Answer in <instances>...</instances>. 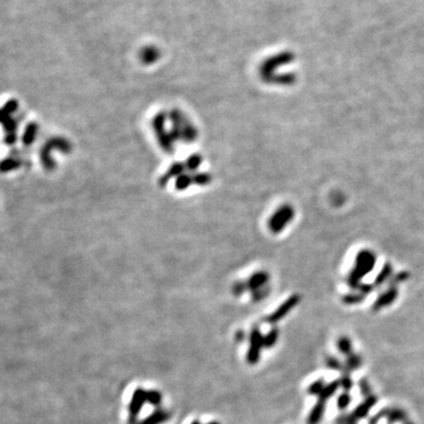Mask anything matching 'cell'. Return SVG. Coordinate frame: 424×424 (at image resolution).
<instances>
[{
  "mask_svg": "<svg viewBox=\"0 0 424 424\" xmlns=\"http://www.w3.org/2000/svg\"><path fill=\"white\" fill-rule=\"evenodd\" d=\"M18 103L15 101H8L2 108H0V124L4 126L6 132L5 141L7 145H13L17 139L18 120L12 117L13 112L17 111Z\"/></svg>",
  "mask_w": 424,
  "mask_h": 424,
  "instance_id": "cell-1",
  "label": "cell"
},
{
  "mask_svg": "<svg viewBox=\"0 0 424 424\" xmlns=\"http://www.w3.org/2000/svg\"><path fill=\"white\" fill-rule=\"evenodd\" d=\"M262 346H264V337L262 336L258 329H255L251 333V345L247 353V359L250 363H256L258 361Z\"/></svg>",
  "mask_w": 424,
  "mask_h": 424,
  "instance_id": "cell-2",
  "label": "cell"
},
{
  "mask_svg": "<svg viewBox=\"0 0 424 424\" xmlns=\"http://www.w3.org/2000/svg\"><path fill=\"white\" fill-rule=\"evenodd\" d=\"M298 301H300L298 296H292L291 298H289V300L285 302L284 304H282L281 307H279L274 314L270 315V316L268 317V319H266V322H268V323H276V322H278V320H281L283 317L287 316V315L289 314V311H290L291 309H294V308L296 307Z\"/></svg>",
  "mask_w": 424,
  "mask_h": 424,
  "instance_id": "cell-3",
  "label": "cell"
},
{
  "mask_svg": "<svg viewBox=\"0 0 424 424\" xmlns=\"http://www.w3.org/2000/svg\"><path fill=\"white\" fill-rule=\"evenodd\" d=\"M378 398L375 396V395H371V396L365 397V400L363 401V402L355 408V410L352 411V416L355 417L356 420H363L365 419L369 415V413H370L372 408L376 406V403H377Z\"/></svg>",
  "mask_w": 424,
  "mask_h": 424,
  "instance_id": "cell-4",
  "label": "cell"
},
{
  "mask_svg": "<svg viewBox=\"0 0 424 424\" xmlns=\"http://www.w3.org/2000/svg\"><path fill=\"white\" fill-rule=\"evenodd\" d=\"M324 413H325V402L323 401H317L313 409L310 411V415L308 417V424H318L322 421Z\"/></svg>",
  "mask_w": 424,
  "mask_h": 424,
  "instance_id": "cell-5",
  "label": "cell"
},
{
  "mask_svg": "<svg viewBox=\"0 0 424 424\" xmlns=\"http://www.w3.org/2000/svg\"><path fill=\"white\" fill-rule=\"evenodd\" d=\"M389 424L406 423L408 420L407 413L400 408H388V414L385 417Z\"/></svg>",
  "mask_w": 424,
  "mask_h": 424,
  "instance_id": "cell-6",
  "label": "cell"
},
{
  "mask_svg": "<svg viewBox=\"0 0 424 424\" xmlns=\"http://www.w3.org/2000/svg\"><path fill=\"white\" fill-rule=\"evenodd\" d=\"M147 400V393L143 390H137L136 393L133 395L132 398V402H131V407H130V413L131 416H137L138 411L140 410V408L143 407V403L145 402Z\"/></svg>",
  "mask_w": 424,
  "mask_h": 424,
  "instance_id": "cell-7",
  "label": "cell"
},
{
  "mask_svg": "<svg viewBox=\"0 0 424 424\" xmlns=\"http://www.w3.org/2000/svg\"><path fill=\"white\" fill-rule=\"evenodd\" d=\"M397 297V290H389L385 292V294L382 295V296L378 298L377 301H376V303L374 304V310L377 311L382 309V308L388 307V305H390L393 302L395 301V298Z\"/></svg>",
  "mask_w": 424,
  "mask_h": 424,
  "instance_id": "cell-8",
  "label": "cell"
},
{
  "mask_svg": "<svg viewBox=\"0 0 424 424\" xmlns=\"http://www.w3.org/2000/svg\"><path fill=\"white\" fill-rule=\"evenodd\" d=\"M362 357L357 353H351V355L346 356V361L344 363V372H351L357 370L362 365Z\"/></svg>",
  "mask_w": 424,
  "mask_h": 424,
  "instance_id": "cell-9",
  "label": "cell"
},
{
  "mask_svg": "<svg viewBox=\"0 0 424 424\" xmlns=\"http://www.w3.org/2000/svg\"><path fill=\"white\" fill-rule=\"evenodd\" d=\"M21 164H22V159L19 158L18 156L9 157V158H6L5 160H2V162L0 163V171L1 172L12 171V170L18 169L19 166H21Z\"/></svg>",
  "mask_w": 424,
  "mask_h": 424,
  "instance_id": "cell-10",
  "label": "cell"
},
{
  "mask_svg": "<svg viewBox=\"0 0 424 424\" xmlns=\"http://www.w3.org/2000/svg\"><path fill=\"white\" fill-rule=\"evenodd\" d=\"M339 388H340L339 387V381H333V382H331V383L325 384V387H324L323 391L320 393L319 396H318V401H323V402H326V400H329L330 397H332Z\"/></svg>",
  "mask_w": 424,
  "mask_h": 424,
  "instance_id": "cell-11",
  "label": "cell"
},
{
  "mask_svg": "<svg viewBox=\"0 0 424 424\" xmlns=\"http://www.w3.org/2000/svg\"><path fill=\"white\" fill-rule=\"evenodd\" d=\"M336 344H337V349H338V351L342 353V355L349 356L352 353V343L349 337L340 336L339 338L337 339Z\"/></svg>",
  "mask_w": 424,
  "mask_h": 424,
  "instance_id": "cell-12",
  "label": "cell"
},
{
  "mask_svg": "<svg viewBox=\"0 0 424 424\" xmlns=\"http://www.w3.org/2000/svg\"><path fill=\"white\" fill-rule=\"evenodd\" d=\"M37 131H38V126L37 124L31 123L28 126L26 127V131H25L24 137H22V141H24V145H31L32 143H33L35 136H37Z\"/></svg>",
  "mask_w": 424,
  "mask_h": 424,
  "instance_id": "cell-13",
  "label": "cell"
},
{
  "mask_svg": "<svg viewBox=\"0 0 424 424\" xmlns=\"http://www.w3.org/2000/svg\"><path fill=\"white\" fill-rule=\"evenodd\" d=\"M169 419V415L164 411H157V413L151 415L149 419H146L141 424H159Z\"/></svg>",
  "mask_w": 424,
  "mask_h": 424,
  "instance_id": "cell-14",
  "label": "cell"
},
{
  "mask_svg": "<svg viewBox=\"0 0 424 424\" xmlns=\"http://www.w3.org/2000/svg\"><path fill=\"white\" fill-rule=\"evenodd\" d=\"M325 364H326L327 369H331V370L344 372V364H343V363H340L339 359H337L336 357H333V356H330V357H326Z\"/></svg>",
  "mask_w": 424,
  "mask_h": 424,
  "instance_id": "cell-15",
  "label": "cell"
},
{
  "mask_svg": "<svg viewBox=\"0 0 424 424\" xmlns=\"http://www.w3.org/2000/svg\"><path fill=\"white\" fill-rule=\"evenodd\" d=\"M339 387L344 391H346V393H349V391L352 389L353 382L351 380V377H350L349 372H343L342 377L339 378Z\"/></svg>",
  "mask_w": 424,
  "mask_h": 424,
  "instance_id": "cell-16",
  "label": "cell"
},
{
  "mask_svg": "<svg viewBox=\"0 0 424 424\" xmlns=\"http://www.w3.org/2000/svg\"><path fill=\"white\" fill-rule=\"evenodd\" d=\"M351 403V396L349 393L344 391L343 394H340L338 398H337V408L339 410H345L349 407V404Z\"/></svg>",
  "mask_w": 424,
  "mask_h": 424,
  "instance_id": "cell-17",
  "label": "cell"
},
{
  "mask_svg": "<svg viewBox=\"0 0 424 424\" xmlns=\"http://www.w3.org/2000/svg\"><path fill=\"white\" fill-rule=\"evenodd\" d=\"M324 387H325V383H324L323 380H317L315 381L314 383L310 384L309 389H308V393L310 395H316V396H319L320 393L323 391Z\"/></svg>",
  "mask_w": 424,
  "mask_h": 424,
  "instance_id": "cell-18",
  "label": "cell"
},
{
  "mask_svg": "<svg viewBox=\"0 0 424 424\" xmlns=\"http://www.w3.org/2000/svg\"><path fill=\"white\" fill-rule=\"evenodd\" d=\"M277 338H278V330L277 327H274V329H272L271 331L264 337V346H266V348H271L272 345L276 344Z\"/></svg>",
  "mask_w": 424,
  "mask_h": 424,
  "instance_id": "cell-19",
  "label": "cell"
},
{
  "mask_svg": "<svg viewBox=\"0 0 424 424\" xmlns=\"http://www.w3.org/2000/svg\"><path fill=\"white\" fill-rule=\"evenodd\" d=\"M359 390H361V394L364 397H369L372 395V389L370 387V384H369L368 380H365V378H362L361 381H359Z\"/></svg>",
  "mask_w": 424,
  "mask_h": 424,
  "instance_id": "cell-20",
  "label": "cell"
},
{
  "mask_svg": "<svg viewBox=\"0 0 424 424\" xmlns=\"http://www.w3.org/2000/svg\"><path fill=\"white\" fill-rule=\"evenodd\" d=\"M363 301V296H358V295H348L344 297V303L346 304H357L361 303Z\"/></svg>",
  "mask_w": 424,
  "mask_h": 424,
  "instance_id": "cell-21",
  "label": "cell"
},
{
  "mask_svg": "<svg viewBox=\"0 0 424 424\" xmlns=\"http://www.w3.org/2000/svg\"><path fill=\"white\" fill-rule=\"evenodd\" d=\"M147 400L150 401L151 403L153 404H159L160 401H162V396L158 393H156V391H152V393H147Z\"/></svg>",
  "mask_w": 424,
  "mask_h": 424,
  "instance_id": "cell-22",
  "label": "cell"
},
{
  "mask_svg": "<svg viewBox=\"0 0 424 424\" xmlns=\"http://www.w3.org/2000/svg\"><path fill=\"white\" fill-rule=\"evenodd\" d=\"M345 424H357V420L352 416V414H350L345 417Z\"/></svg>",
  "mask_w": 424,
  "mask_h": 424,
  "instance_id": "cell-23",
  "label": "cell"
},
{
  "mask_svg": "<svg viewBox=\"0 0 424 424\" xmlns=\"http://www.w3.org/2000/svg\"><path fill=\"white\" fill-rule=\"evenodd\" d=\"M382 420V416H381V414L378 413L377 415L376 416H374V417H371L370 419V421H369V424H377L378 422H380V421Z\"/></svg>",
  "mask_w": 424,
  "mask_h": 424,
  "instance_id": "cell-24",
  "label": "cell"
},
{
  "mask_svg": "<svg viewBox=\"0 0 424 424\" xmlns=\"http://www.w3.org/2000/svg\"><path fill=\"white\" fill-rule=\"evenodd\" d=\"M404 424H414V423H411V422H406Z\"/></svg>",
  "mask_w": 424,
  "mask_h": 424,
  "instance_id": "cell-25",
  "label": "cell"
},
{
  "mask_svg": "<svg viewBox=\"0 0 424 424\" xmlns=\"http://www.w3.org/2000/svg\"><path fill=\"white\" fill-rule=\"evenodd\" d=\"M211 424H218V423H211Z\"/></svg>",
  "mask_w": 424,
  "mask_h": 424,
  "instance_id": "cell-26",
  "label": "cell"
},
{
  "mask_svg": "<svg viewBox=\"0 0 424 424\" xmlns=\"http://www.w3.org/2000/svg\"><path fill=\"white\" fill-rule=\"evenodd\" d=\"M194 424H199V423H194Z\"/></svg>",
  "mask_w": 424,
  "mask_h": 424,
  "instance_id": "cell-27",
  "label": "cell"
}]
</instances>
